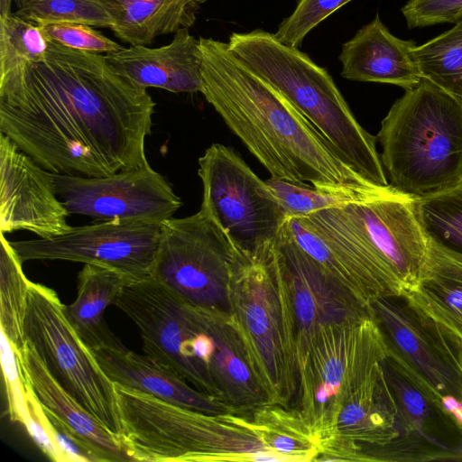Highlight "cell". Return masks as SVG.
<instances>
[{
    "instance_id": "20",
    "label": "cell",
    "mask_w": 462,
    "mask_h": 462,
    "mask_svg": "<svg viewBox=\"0 0 462 462\" xmlns=\"http://www.w3.org/2000/svg\"><path fill=\"white\" fill-rule=\"evenodd\" d=\"M286 226L295 243L365 305L402 294L352 239L330 225L310 215L287 218Z\"/></svg>"
},
{
    "instance_id": "37",
    "label": "cell",
    "mask_w": 462,
    "mask_h": 462,
    "mask_svg": "<svg viewBox=\"0 0 462 462\" xmlns=\"http://www.w3.org/2000/svg\"><path fill=\"white\" fill-rule=\"evenodd\" d=\"M0 333V356L6 393L7 413L11 421L23 424L27 415L26 381L14 346L3 331Z\"/></svg>"
},
{
    "instance_id": "2",
    "label": "cell",
    "mask_w": 462,
    "mask_h": 462,
    "mask_svg": "<svg viewBox=\"0 0 462 462\" xmlns=\"http://www.w3.org/2000/svg\"><path fill=\"white\" fill-rule=\"evenodd\" d=\"M200 93L271 178L363 200L386 189L352 170L332 144L276 88L256 74L227 43L199 39Z\"/></svg>"
},
{
    "instance_id": "4",
    "label": "cell",
    "mask_w": 462,
    "mask_h": 462,
    "mask_svg": "<svg viewBox=\"0 0 462 462\" xmlns=\"http://www.w3.org/2000/svg\"><path fill=\"white\" fill-rule=\"evenodd\" d=\"M122 439L133 461L282 462L249 413H206L115 383Z\"/></svg>"
},
{
    "instance_id": "23",
    "label": "cell",
    "mask_w": 462,
    "mask_h": 462,
    "mask_svg": "<svg viewBox=\"0 0 462 462\" xmlns=\"http://www.w3.org/2000/svg\"><path fill=\"white\" fill-rule=\"evenodd\" d=\"M415 47L414 42L394 36L377 14L342 45L341 76L411 88L422 78L412 57Z\"/></svg>"
},
{
    "instance_id": "1",
    "label": "cell",
    "mask_w": 462,
    "mask_h": 462,
    "mask_svg": "<svg viewBox=\"0 0 462 462\" xmlns=\"http://www.w3.org/2000/svg\"><path fill=\"white\" fill-rule=\"evenodd\" d=\"M155 102L106 56L49 42L0 75V133L52 173L107 176L148 164Z\"/></svg>"
},
{
    "instance_id": "10",
    "label": "cell",
    "mask_w": 462,
    "mask_h": 462,
    "mask_svg": "<svg viewBox=\"0 0 462 462\" xmlns=\"http://www.w3.org/2000/svg\"><path fill=\"white\" fill-rule=\"evenodd\" d=\"M242 253L199 209L161 224L152 277L194 306L229 312L231 278Z\"/></svg>"
},
{
    "instance_id": "14",
    "label": "cell",
    "mask_w": 462,
    "mask_h": 462,
    "mask_svg": "<svg viewBox=\"0 0 462 462\" xmlns=\"http://www.w3.org/2000/svg\"><path fill=\"white\" fill-rule=\"evenodd\" d=\"M382 367L397 410V436L362 461H462V427L441 399L390 355Z\"/></svg>"
},
{
    "instance_id": "38",
    "label": "cell",
    "mask_w": 462,
    "mask_h": 462,
    "mask_svg": "<svg viewBox=\"0 0 462 462\" xmlns=\"http://www.w3.org/2000/svg\"><path fill=\"white\" fill-rule=\"evenodd\" d=\"M26 387L27 415L23 423L24 428L37 447L49 459L55 462H67L64 453L53 436V426L49 416L27 382Z\"/></svg>"
},
{
    "instance_id": "34",
    "label": "cell",
    "mask_w": 462,
    "mask_h": 462,
    "mask_svg": "<svg viewBox=\"0 0 462 462\" xmlns=\"http://www.w3.org/2000/svg\"><path fill=\"white\" fill-rule=\"evenodd\" d=\"M282 208L286 217H305L318 211L340 208L353 200L345 196L326 192L310 184L294 183L270 178L265 180Z\"/></svg>"
},
{
    "instance_id": "29",
    "label": "cell",
    "mask_w": 462,
    "mask_h": 462,
    "mask_svg": "<svg viewBox=\"0 0 462 462\" xmlns=\"http://www.w3.org/2000/svg\"><path fill=\"white\" fill-rule=\"evenodd\" d=\"M0 330L16 354L23 348V324L30 281L10 242L0 233Z\"/></svg>"
},
{
    "instance_id": "31",
    "label": "cell",
    "mask_w": 462,
    "mask_h": 462,
    "mask_svg": "<svg viewBox=\"0 0 462 462\" xmlns=\"http://www.w3.org/2000/svg\"><path fill=\"white\" fill-rule=\"evenodd\" d=\"M415 204L427 236L462 254V182L443 192L415 199Z\"/></svg>"
},
{
    "instance_id": "25",
    "label": "cell",
    "mask_w": 462,
    "mask_h": 462,
    "mask_svg": "<svg viewBox=\"0 0 462 462\" xmlns=\"http://www.w3.org/2000/svg\"><path fill=\"white\" fill-rule=\"evenodd\" d=\"M405 294L462 340V254L428 237L417 282Z\"/></svg>"
},
{
    "instance_id": "21",
    "label": "cell",
    "mask_w": 462,
    "mask_h": 462,
    "mask_svg": "<svg viewBox=\"0 0 462 462\" xmlns=\"http://www.w3.org/2000/svg\"><path fill=\"white\" fill-rule=\"evenodd\" d=\"M88 349L114 383L197 411L212 414L236 412L224 402L196 390L148 355L128 349L119 338L114 343Z\"/></svg>"
},
{
    "instance_id": "24",
    "label": "cell",
    "mask_w": 462,
    "mask_h": 462,
    "mask_svg": "<svg viewBox=\"0 0 462 462\" xmlns=\"http://www.w3.org/2000/svg\"><path fill=\"white\" fill-rule=\"evenodd\" d=\"M16 356L25 381L44 410L85 445L96 462L133 461L124 442L108 432L52 377L29 341L25 340Z\"/></svg>"
},
{
    "instance_id": "30",
    "label": "cell",
    "mask_w": 462,
    "mask_h": 462,
    "mask_svg": "<svg viewBox=\"0 0 462 462\" xmlns=\"http://www.w3.org/2000/svg\"><path fill=\"white\" fill-rule=\"evenodd\" d=\"M422 78L452 95L462 74V18L455 25L413 49Z\"/></svg>"
},
{
    "instance_id": "41",
    "label": "cell",
    "mask_w": 462,
    "mask_h": 462,
    "mask_svg": "<svg viewBox=\"0 0 462 462\" xmlns=\"http://www.w3.org/2000/svg\"><path fill=\"white\" fill-rule=\"evenodd\" d=\"M452 96L455 97L457 100L462 103V74L459 78V80L452 93Z\"/></svg>"
},
{
    "instance_id": "11",
    "label": "cell",
    "mask_w": 462,
    "mask_h": 462,
    "mask_svg": "<svg viewBox=\"0 0 462 462\" xmlns=\"http://www.w3.org/2000/svg\"><path fill=\"white\" fill-rule=\"evenodd\" d=\"M200 209L243 253L256 257L278 236L287 217L265 180L230 147L213 143L199 159Z\"/></svg>"
},
{
    "instance_id": "22",
    "label": "cell",
    "mask_w": 462,
    "mask_h": 462,
    "mask_svg": "<svg viewBox=\"0 0 462 462\" xmlns=\"http://www.w3.org/2000/svg\"><path fill=\"white\" fill-rule=\"evenodd\" d=\"M106 56L118 73L141 88L173 93L201 91L199 40L189 29L178 31L169 44L159 48L130 45Z\"/></svg>"
},
{
    "instance_id": "18",
    "label": "cell",
    "mask_w": 462,
    "mask_h": 462,
    "mask_svg": "<svg viewBox=\"0 0 462 462\" xmlns=\"http://www.w3.org/2000/svg\"><path fill=\"white\" fill-rule=\"evenodd\" d=\"M51 173L0 133V233L26 230L51 238L70 229Z\"/></svg>"
},
{
    "instance_id": "32",
    "label": "cell",
    "mask_w": 462,
    "mask_h": 462,
    "mask_svg": "<svg viewBox=\"0 0 462 462\" xmlns=\"http://www.w3.org/2000/svg\"><path fill=\"white\" fill-rule=\"evenodd\" d=\"M48 46L39 25L12 13L0 17V75L42 60Z\"/></svg>"
},
{
    "instance_id": "7",
    "label": "cell",
    "mask_w": 462,
    "mask_h": 462,
    "mask_svg": "<svg viewBox=\"0 0 462 462\" xmlns=\"http://www.w3.org/2000/svg\"><path fill=\"white\" fill-rule=\"evenodd\" d=\"M115 305L139 329L146 355L220 401L210 373L216 342L202 308L152 277L125 283Z\"/></svg>"
},
{
    "instance_id": "5",
    "label": "cell",
    "mask_w": 462,
    "mask_h": 462,
    "mask_svg": "<svg viewBox=\"0 0 462 462\" xmlns=\"http://www.w3.org/2000/svg\"><path fill=\"white\" fill-rule=\"evenodd\" d=\"M389 184L422 199L462 182V103L421 78L391 106L376 136Z\"/></svg>"
},
{
    "instance_id": "26",
    "label": "cell",
    "mask_w": 462,
    "mask_h": 462,
    "mask_svg": "<svg viewBox=\"0 0 462 462\" xmlns=\"http://www.w3.org/2000/svg\"><path fill=\"white\" fill-rule=\"evenodd\" d=\"M109 29L130 45H150L158 36L189 29L206 0H97Z\"/></svg>"
},
{
    "instance_id": "6",
    "label": "cell",
    "mask_w": 462,
    "mask_h": 462,
    "mask_svg": "<svg viewBox=\"0 0 462 462\" xmlns=\"http://www.w3.org/2000/svg\"><path fill=\"white\" fill-rule=\"evenodd\" d=\"M270 246L256 257L240 256L231 278L229 312L267 402L293 408L298 391L295 330L269 259Z\"/></svg>"
},
{
    "instance_id": "28",
    "label": "cell",
    "mask_w": 462,
    "mask_h": 462,
    "mask_svg": "<svg viewBox=\"0 0 462 462\" xmlns=\"http://www.w3.org/2000/svg\"><path fill=\"white\" fill-rule=\"evenodd\" d=\"M265 447L287 461H316L319 442L295 408L265 403L250 412Z\"/></svg>"
},
{
    "instance_id": "27",
    "label": "cell",
    "mask_w": 462,
    "mask_h": 462,
    "mask_svg": "<svg viewBox=\"0 0 462 462\" xmlns=\"http://www.w3.org/2000/svg\"><path fill=\"white\" fill-rule=\"evenodd\" d=\"M125 276L116 270L85 263L78 276L77 297L64 305V314L82 343L91 348L114 343L118 337L104 320L106 309L115 304Z\"/></svg>"
},
{
    "instance_id": "33",
    "label": "cell",
    "mask_w": 462,
    "mask_h": 462,
    "mask_svg": "<svg viewBox=\"0 0 462 462\" xmlns=\"http://www.w3.org/2000/svg\"><path fill=\"white\" fill-rule=\"evenodd\" d=\"M14 13L39 26L51 23H81L109 28L110 20L97 0H16Z\"/></svg>"
},
{
    "instance_id": "15",
    "label": "cell",
    "mask_w": 462,
    "mask_h": 462,
    "mask_svg": "<svg viewBox=\"0 0 462 462\" xmlns=\"http://www.w3.org/2000/svg\"><path fill=\"white\" fill-rule=\"evenodd\" d=\"M269 258L290 309L297 366L320 328L372 314L370 306L337 282L295 243L286 222L269 249Z\"/></svg>"
},
{
    "instance_id": "8",
    "label": "cell",
    "mask_w": 462,
    "mask_h": 462,
    "mask_svg": "<svg viewBox=\"0 0 462 462\" xmlns=\"http://www.w3.org/2000/svg\"><path fill=\"white\" fill-rule=\"evenodd\" d=\"M379 328L365 318L320 328L298 366L294 407L320 446L346 394L386 356Z\"/></svg>"
},
{
    "instance_id": "3",
    "label": "cell",
    "mask_w": 462,
    "mask_h": 462,
    "mask_svg": "<svg viewBox=\"0 0 462 462\" xmlns=\"http://www.w3.org/2000/svg\"><path fill=\"white\" fill-rule=\"evenodd\" d=\"M227 44L315 126L352 170L376 188L391 186L376 136L357 122L326 69L261 29L234 32Z\"/></svg>"
},
{
    "instance_id": "19",
    "label": "cell",
    "mask_w": 462,
    "mask_h": 462,
    "mask_svg": "<svg viewBox=\"0 0 462 462\" xmlns=\"http://www.w3.org/2000/svg\"><path fill=\"white\" fill-rule=\"evenodd\" d=\"M397 410L382 361L344 399L316 461H362L397 436Z\"/></svg>"
},
{
    "instance_id": "35",
    "label": "cell",
    "mask_w": 462,
    "mask_h": 462,
    "mask_svg": "<svg viewBox=\"0 0 462 462\" xmlns=\"http://www.w3.org/2000/svg\"><path fill=\"white\" fill-rule=\"evenodd\" d=\"M352 0H298L293 12L279 24L275 37L300 47L307 34L335 11Z\"/></svg>"
},
{
    "instance_id": "39",
    "label": "cell",
    "mask_w": 462,
    "mask_h": 462,
    "mask_svg": "<svg viewBox=\"0 0 462 462\" xmlns=\"http://www.w3.org/2000/svg\"><path fill=\"white\" fill-rule=\"evenodd\" d=\"M402 13L410 29L456 23L462 18V0H409Z\"/></svg>"
},
{
    "instance_id": "12",
    "label": "cell",
    "mask_w": 462,
    "mask_h": 462,
    "mask_svg": "<svg viewBox=\"0 0 462 462\" xmlns=\"http://www.w3.org/2000/svg\"><path fill=\"white\" fill-rule=\"evenodd\" d=\"M313 215L349 236L404 294L413 288L428 249L415 199L391 187L379 195Z\"/></svg>"
},
{
    "instance_id": "16",
    "label": "cell",
    "mask_w": 462,
    "mask_h": 462,
    "mask_svg": "<svg viewBox=\"0 0 462 462\" xmlns=\"http://www.w3.org/2000/svg\"><path fill=\"white\" fill-rule=\"evenodd\" d=\"M161 224L97 221L71 226L54 237L14 241L10 245L22 263L31 260L91 263L116 270L127 282H135L152 277Z\"/></svg>"
},
{
    "instance_id": "9",
    "label": "cell",
    "mask_w": 462,
    "mask_h": 462,
    "mask_svg": "<svg viewBox=\"0 0 462 462\" xmlns=\"http://www.w3.org/2000/svg\"><path fill=\"white\" fill-rule=\"evenodd\" d=\"M57 293L30 281L23 324L29 341L59 384L108 432L122 441L115 383L69 323Z\"/></svg>"
},
{
    "instance_id": "36",
    "label": "cell",
    "mask_w": 462,
    "mask_h": 462,
    "mask_svg": "<svg viewBox=\"0 0 462 462\" xmlns=\"http://www.w3.org/2000/svg\"><path fill=\"white\" fill-rule=\"evenodd\" d=\"M40 27L49 42L78 51L106 55L124 48L94 27L86 24L51 23Z\"/></svg>"
},
{
    "instance_id": "40",
    "label": "cell",
    "mask_w": 462,
    "mask_h": 462,
    "mask_svg": "<svg viewBox=\"0 0 462 462\" xmlns=\"http://www.w3.org/2000/svg\"><path fill=\"white\" fill-rule=\"evenodd\" d=\"M13 0H0V17H5L11 14V5Z\"/></svg>"
},
{
    "instance_id": "13",
    "label": "cell",
    "mask_w": 462,
    "mask_h": 462,
    "mask_svg": "<svg viewBox=\"0 0 462 462\" xmlns=\"http://www.w3.org/2000/svg\"><path fill=\"white\" fill-rule=\"evenodd\" d=\"M369 306L387 354L440 399L462 402V340L406 294L378 297Z\"/></svg>"
},
{
    "instance_id": "17",
    "label": "cell",
    "mask_w": 462,
    "mask_h": 462,
    "mask_svg": "<svg viewBox=\"0 0 462 462\" xmlns=\"http://www.w3.org/2000/svg\"><path fill=\"white\" fill-rule=\"evenodd\" d=\"M51 173L69 214L99 221L162 223L181 207L180 198L150 164L101 177Z\"/></svg>"
}]
</instances>
